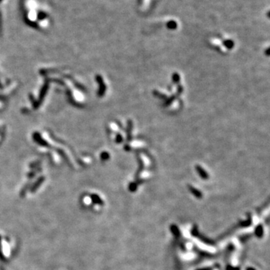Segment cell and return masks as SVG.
Returning <instances> with one entry per match:
<instances>
[{
	"label": "cell",
	"mask_w": 270,
	"mask_h": 270,
	"mask_svg": "<svg viewBox=\"0 0 270 270\" xmlns=\"http://www.w3.org/2000/svg\"><path fill=\"white\" fill-rule=\"evenodd\" d=\"M188 188H189V190L191 191V192L193 194H194L196 197H201L202 195L201 193H200V191H199V190H197V188H194L193 186H189Z\"/></svg>",
	"instance_id": "7"
},
{
	"label": "cell",
	"mask_w": 270,
	"mask_h": 270,
	"mask_svg": "<svg viewBox=\"0 0 270 270\" xmlns=\"http://www.w3.org/2000/svg\"><path fill=\"white\" fill-rule=\"evenodd\" d=\"M83 204L86 206H90L91 205H93V202H92V199L90 197V195H85L82 198Z\"/></svg>",
	"instance_id": "4"
},
{
	"label": "cell",
	"mask_w": 270,
	"mask_h": 270,
	"mask_svg": "<svg viewBox=\"0 0 270 270\" xmlns=\"http://www.w3.org/2000/svg\"><path fill=\"white\" fill-rule=\"evenodd\" d=\"M123 141V137L120 134H118L116 135V143H122Z\"/></svg>",
	"instance_id": "11"
},
{
	"label": "cell",
	"mask_w": 270,
	"mask_h": 270,
	"mask_svg": "<svg viewBox=\"0 0 270 270\" xmlns=\"http://www.w3.org/2000/svg\"><path fill=\"white\" fill-rule=\"evenodd\" d=\"M128 127H127V140L128 141H130L132 138L131 137V132H132V128H133V122L129 119L128 121Z\"/></svg>",
	"instance_id": "3"
},
{
	"label": "cell",
	"mask_w": 270,
	"mask_h": 270,
	"mask_svg": "<svg viewBox=\"0 0 270 270\" xmlns=\"http://www.w3.org/2000/svg\"><path fill=\"white\" fill-rule=\"evenodd\" d=\"M172 80L173 83L176 84H179V81H180V76L178 73H173L172 75Z\"/></svg>",
	"instance_id": "6"
},
{
	"label": "cell",
	"mask_w": 270,
	"mask_h": 270,
	"mask_svg": "<svg viewBox=\"0 0 270 270\" xmlns=\"http://www.w3.org/2000/svg\"><path fill=\"white\" fill-rule=\"evenodd\" d=\"M229 42H230V41H226L224 42V45L226 46L228 49H231L233 47V46H234V43H233L232 41H231V43H229Z\"/></svg>",
	"instance_id": "10"
},
{
	"label": "cell",
	"mask_w": 270,
	"mask_h": 270,
	"mask_svg": "<svg viewBox=\"0 0 270 270\" xmlns=\"http://www.w3.org/2000/svg\"><path fill=\"white\" fill-rule=\"evenodd\" d=\"M11 255V245L8 241L2 239L0 236V256L7 259Z\"/></svg>",
	"instance_id": "1"
},
{
	"label": "cell",
	"mask_w": 270,
	"mask_h": 270,
	"mask_svg": "<svg viewBox=\"0 0 270 270\" xmlns=\"http://www.w3.org/2000/svg\"><path fill=\"white\" fill-rule=\"evenodd\" d=\"M196 170L198 173V174L200 175V177L203 179H207L209 178V174L207 173V172L204 170L200 165H196Z\"/></svg>",
	"instance_id": "2"
},
{
	"label": "cell",
	"mask_w": 270,
	"mask_h": 270,
	"mask_svg": "<svg viewBox=\"0 0 270 270\" xmlns=\"http://www.w3.org/2000/svg\"><path fill=\"white\" fill-rule=\"evenodd\" d=\"M176 97H177V96H176V95H174V96H171V97H170V98H168V99H167L166 101H165V106H166V107H168V106H170V104H171L172 103H173V101H174L175 99H176Z\"/></svg>",
	"instance_id": "8"
},
{
	"label": "cell",
	"mask_w": 270,
	"mask_h": 270,
	"mask_svg": "<svg viewBox=\"0 0 270 270\" xmlns=\"http://www.w3.org/2000/svg\"><path fill=\"white\" fill-rule=\"evenodd\" d=\"M182 92H183V87H182V85H180V84H178V86H177V90H176V96H180V95L182 93Z\"/></svg>",
	"instance_id": "9"
},
{
	"label": "cell",
	"mask_w": 270,
	"mask_h": 270,
	"mask_svg": "<svg viewBox=\"0 0 270 270\" xmlns=\"http://www.w3.org/2000/svg\"><path fill=\"white\" fill-rule=\"evenodd\" d=\"M153 95H154L155 97L159 98V99H163V100H167V99H168V96H167L166 95L162 94V93H161L160 92L157 91V90H155V91L153 92Z\"/></svg>",
	"instance_id": "5"
}]
</instances>
